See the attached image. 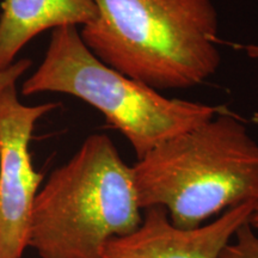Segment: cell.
<instances>
[{"instance_id": "5b68a950", "label": "cell", "mask_w": 258, "mask_h": 258, "mask_svg": "<svg viewBox=\"0 0 258 258\" xmlns=\"http://www.w3.org/2000/svg\"><path fill=\"white\" fill-rule=\"evenodd\" d=\"M56 103L29 106L15 85L0 92V258H22L43 175L32 165L30 140L35 124Z\"/></svg>"}, {"instance_id": "30bf717a", "label": "cell", "mask_w": 258, "mask_h": 258, "mask_svg": "<svg viewBox=\"0 0 258 258\" xmlns=\"http://www.w3.org/2000/svg\"><path fill=\"white\" fill-rule=\"evenodd\" d=\"M249 225L252 227V230L258 231V200L256 201V205H254V208L252 213H251L249 218Z\"/></svg>"}, {"instance_id": "6da1fadb", "label": "cell", "mask_w": 258, "mask_h": 258, "mask_svg": "<svg viewBox=\"0 0 258 258\" xmlns=\"http://www.w3.org/2000/svg\"><path fill=\"white\" fill-rule=\"evenodd\" d=\"M97 16L79 31L106 66L157 91L200 85L217 73L213 0H93Z\"/></svg>"}, {"instance_id": "9c48e42d", "label": "cell", "mask_w": 258, "mask_h": 258, "mask_svg": "<svg viewBox=\"0 0 258 258\" xmlns=\"http://www.w3.org/2000/svg\"><path fill=\"white\" fill-rule=\"evenodd\" d=\"M30 66L31 60L21 59L12 63L9 69L0 71V92L10 85H15L17 80L30 69Z\"/></svg>"}, {"instance_id": "52a82bcc", "label": "cell", "mask_w": 258, "mask_h": 258, "mask_svg": "<svg viewBox=\"0 0 258 258\" xmlns=\"http://www.w3.org/2000/svg\"><path fill=\"white\" fill-rule=\"evenodd\" d=\"M0 8V71L41 32L85 25L97 16L93 0H3Z\"/></svg>"}, {"instance_id": "ba28073f", "label": "cell", "mask_w": 258, "mask_h": 258, "mask_svg": "<svg viewBox=\"0 0 258 258\" xmlns=\"http://www.w3.org/2000/svg\"><path fill=\"white\" fill-rule=\"evenodd\" d=\"M234 235V243L226 245L219 258H258V237L249 221L241 225Z\"/></svg>"}, {"instance_id": "8fae6325", "label": "cell", "mask_w": 258, "mask_h": 258, "mask_svg": "<svg viewBox=\"0 0 258 258\" xmlns=\"http://www.w3.org/2000/svg\"><path fill=\"white\" fill-rule=\"evenodd\" d=\"M243 48L246 51L247 56L251 57V59L258 60V44H247V46H244Z\"/></svg>"}, {"instance_id": "277c9868", "label": "cell", "mask_w": 258, "mask_h": 258, "mask_svg": "<svg viewBox=\"0 0 258 258\" xmlns=\"http://www.w3.org/2000/svg\"><path fill=\"white\" fill-rule=\"evenodd\" d=\"M41 92L66 93L92 105L131 143L138 160L221 110L203 103L167 98L112 70L93 55L72 25L54 29L43 61L22 86L24 96Z\"/></svg>"}, {"instance_id": "3957f363", "label": "cell", "mask_w": 258, "mask_h": 258, "mask_svg": "<svg viewBox=\"0 0 258 258\" xmlns=\"http://www.w3.org/2000/svg\"><path fill=\"white\" fill-rule=\"evenodd\" d=\"M141 221L133 167L108 135L93 134L38 190L28 247L41 258H103L109 240Z\"/></svg>"}, {"instance_id": "7a4b0ae2", "label": "cell", "mask_w": 258, "mask_h": 258, "mask_svg": "<svg viewBox=\"0 0 258 258\" xmlns=\"http://www.w3.org/2000/svg\"><path fill=\"white\" fill-rule=\"evenodd\" d=\"M133 177L141 209L165 208L172 225L191 230L258 200V143L221 114L154 147L137 161Z\"/></svg>"}, {"instance_id": "8992f818", "label": "cell", "mask_w": 258, "mask_h": 258, "mask_svg": "<svg viewBox=\"0 0 258 258\" xmlns=\"http://www.w3.org/2000/svg\"><path fill=\"white\" fill-rule=\"evenodd\" d=\"M256 201L227 209L211 224L191 230L172 225L165 208H146L133 233L105 244L103 258H219L232 235L249 221Z\"/></svg>"}]
</instances>
